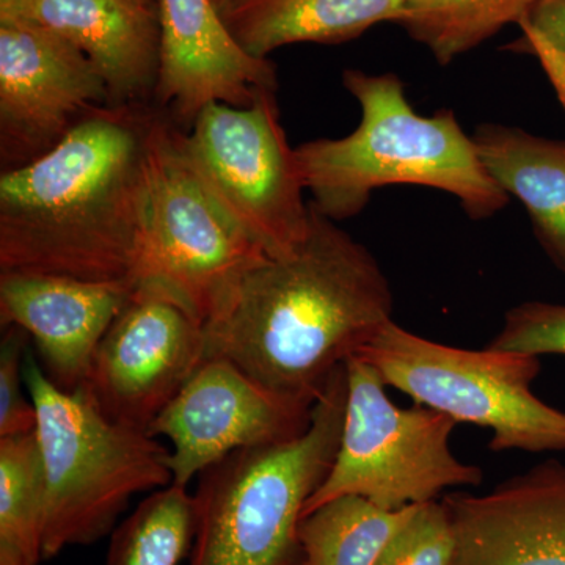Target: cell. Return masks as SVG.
<instances>
[{"label":"cell","instance_id":"1","mask_svg":"<svg viewBox=\"0 0 565 565\" xmlns=\"http://www.w3.org/2000/svg\"><path fill=\"white\" fill-rule=\"evenodd\" d=\"M390 321L393 291L381 264L311 203L300 247L250 267L204 323L206 359L228 360L313 407L338 367Z\"/></svg>","mask_w":565,"mask_h":565},{"label":"cell","instance_id":"2","mask_svg":"<svg viewBox=\"0 0 565 565\" xmlns=\"http://www.w3.org/2000/svg\"><path fill=\"white\" fill-rule=\"evenodd\" d=\"M158 110L107 106L0 177V274L129 281L151 189Z\"/></svg>","mask_w":565,"mask_h":565},{"label":"cell","instance_id":"3","mask_svg":"<svg viewBox=\"0 0 565 565\" xmlns=\"http://www.w3.org/2000/svg\"><path fill=\"white\" fill-rule=\"evenodd\" d=\"M343 84L362 110L355 131L296 148L316 210L345 221L359 215L375 191L396 184L449 193L473 221L508 206L511 196L487 172L455 111L419 115L393 73L345 70Z\"/></svg>","mask_w":565,"mask_h":565},{"label":"cell","instance_id":"4","mask_svg":"<svg viewBox=\"0 0 565 565\" xmlns=\"http://www.w3.org/2000/svg\"><path fill=\"white\" fill-rule=\"evenodd\" d=\"M348 404L338 367L291 441L241 449L199 476L196 530L188 565H299L305 505L337 459Z\"/></svg>","mask_w":565,"mask_h":565},{"label":"cell","instance_id":"5","mask_svg":"<svg viewBox=\"0 0 565 565\" xmlns=\"http://www.w3.org/2000/svg\"><path fill=\"white\" fill-rule=\"evenodd\" d=\"M24 374L43 465V559H52L106 537L136 494L173 484L170 449L111 422L84 386L55 385L31 352Z\"/></svg>","mask_w":565,"mask_h":565},{"label":"cell","instance_id":"6","mask_svg":"<svg viewBox=\"0 0 565 565\" xmlns=\"http://www.w3.org/2000/svg\"><path fill=\"white\" fill-rule=\"evenodd\" d=\"M386 386L456 423L492 430L493 452H565V412L533 393L541 356L455 348L390 321L356 352Z\"/></svg>","mask_w":565,"mask_h":565},{"label":"cell","instance_id":"7","mask_svg":"<svg viewBox=\"0 0 565 565\" xmlns=\"http://www.w3.org/2000/svg\"><path fill=\"white\" fill-rule=\"evenodd\" d=\"M345 371L348 404L340 448L303 516L345 494L399 511L433 503L449 489L482 484L481 468L452 452L455 419L424 405L397 407L381 374L359 356L345 362Z\"/></svg>","mask_w":565,"mask_h":565},{"label":"cell","instance_id":"8","mask_svg":"<svg viewBox=\"0 0 565 565\" xmlns=\"http://www.w3.org/2000/svg\"><path fill=\"white\" fill-rule=\"evenodd\" d=\"M177 141L207 195L269 258L300 247L311 203L274 90L244 107L207 104Z\"/></svg>","mask_w":565,"mask_h":565},{"label":"cell","instance_id":"9","mask_svg":"<svg viewBox=\"0 0 565 565\" xmlns=\"http://www.w3.org/2000/svg\"><path fill=\"white\" fill-rule=\"evenodd\" d=\"M264 258L269 256L204 191L178 147L177 126L159 114L150 206L129 282L161 289L206 323Z\"/></svg>","mask_w":565,"mask_h":565},{"label":"cell","instance_id":"10","mask_svg":"<svg viewBox=\"0 0 565 565\" xmlns=\"http://www.w3.org/2000/svg\"><path fill=\"white\" fill-rule=\"evenodd\" d=\"M204 360V323L161 289L132 286L82 386L111 422L150 434Z\"/></svg>","mask_w":565,"mask_h":565},{"label":"cell","instance_id":"11","mask_svg":"<svg viewBox=\"0 0 565 565\" xmlns=\"http://www.w3.org/2000/svg\"><path fill=\"white\" fill-rule=\"evenodd\" d=\"M107 106L102 74L70 41L0 18V161L6 170L46 154Z\"/></svg>","mask_w":565,"mask_h":565},{"label":"cell","instance_id":"12","mask_svg":"<svg viewBox=\"0 0 565 565\" xmlns=\"http://www.w3.org/2000/svg\"><path fill=\"white\" fill-rule=\"evenodd\" d=\"M313 407L273 392L228 360L206 359L151 424L150 435L172 444L173 484L188 487L233 452L299 437Z\"/></svg>","mask_w":565,"mask_h":565},{"label":"cell","instance_id":"13","mask_svg":"<svg viewBox=\"0 0 565 565\" xmlns=\"http://www.w3.org/2000/svg\"><path fill=\"white\" fill-rule=\"evenodd\" d=\"M455 534L449 565H565V463L544 460L490 492L441 498Z\"/></svg>","mask_w":565,"mask_h":565},{"label":"cell","instance_id":"14","mask_svg":"<svg viewBox=\"0 0 565 565\" xmlns=\"http://www.w3.org/2000/svg\"><path fill=\"white\" fill-rule=\"evenodd\" d=\"M158 14L161 65L152 99L178 121L191 126L207 104L244 107L277 90L274 63L237 44L212 0H159Z\"/></svg>","mask_w":565,"mask_h":565},{"label":"cell","instance_id":"15","mask_svg":"<svg viewBox=\"0 0 565 565\" xmlns=\"http://www.w3.org/2000/svg\"><path fill=\"white\" fill-rule=\"evenodd\" d=\"M132 285L43 274H0V322L20 327L43 355L44 373L66 392L87 382L104 334Z\"/></svg>","mask_w":565,"mask_h":565},{"label":"cell","instance_id":"16","mask_svg":"<svg viewBox=\"0 0 565 565\" xmlns=\"http://www.w3.org/2000/svg\"><path fill=\"white\" fill-rule=\"evenodd\" d=\"M0 18L70 41L99 71L110 106H148L161 65L158 11L137 0H0Z\"/></svg>","mask_w":565,"mask_h":565},{"label":"cell","instance_id":"17","mask_svg":"<svg viewBox=\"0 0 565 565\" xmlns=\"http://www.w3.org/2000/svg\"><path fill=\"white\" fill-rule=\"evenodd\" d=\"M407 0H232L221 10L234 40L253 57L296 43L338 44L382 22L399 24Z\"/></svg>","mask_w":565,"mask_h":565},{"label":"cell","instance_id":"18","mask_svg":"<svg viewBox=\"0 0 565 565\" xmlns=\"http://www.w3.org/2000/svg\"><path fill=\"white\" fill-rule=\"evenodd\" d=\"M471 137L487 172L526 207L535 237L565 274V140L497 122Z\"/></svg>","mask_w":565,"mask_h":565},{"label":"cell","instance_id":"19","mask_svg":"<svg viewBox=\"0 0 565 565\" xmlns=\"http://www.w3.org/2000/svg\"><path fill=\"white\" fill-rule=\"evenodd\" d=\"M419 505L386 511L356 494L327 501L300 520L299 565H375Z\"/></svg>","mask_w":565,"mask_h":565},{"label":"cell","instance_id":"20","mask_svg":"<svg viewBox=\"0 0 565 565\" xmlns=\"http://www.w3.org/2000/svg\"><path fill=\"white\" fill-rule=\"evenodd\" d=\"M44 479L36 435L0 438V565L43 559Z\"/></svg>","mask_w":565,"mask_h":565},{"label":"cell","instance_id":"21","mask_svg":"<svg viewBox=\"0 0 565 565\" xmlns=\"http://www.w3.org/2000/svg\"><path fill=\"white\" fill-rule=\"evenodd\" d=\"M537 0H407L401 28L440 65L520 24Z\"/></svg>","mask_w":565,"mask_h":565},{"label":"cell","instance_id":"22","mask_svg":"<svg viewBox=\"0 0 565 565\" xmlns=\"http://www.w3.org/2000/svg\"><path fill=\"white\" fill-rule=\"evenodd\" d=\"M195 530V498L188 487L154 490L111 534L106 565H180L191 555Z\"/></svg>","mask_w":565,"mask_h":565},{"label":"cell","instance_id":"23","mask_svg":"<svg viewBox=\"0 0 565 565\" xmlns=\"http://www.w3.org/2000/svg\"><path fill=\"white\" fill-rule=\"evenodd\" d=\"M455 534L441 500L419 505L375 565H449Z\"/></svg>","mask_w":565,"mask_h":565},{"label":"cell","instance_id":"24","mask_svg":"<svg viewBox=\"0 0 565 565\" xmlns=\"http://www.w3.org/2000/svg\"><path fill=\"white\" fill-rule=\"evenodd\" d=\"M526 355H565V303L523 302L504 316L503 327L487 345Z\"/></svg>","mask_w":565,"mask_h":565},{"label":"cell","instance_id":"25","mask_svg":"<svg viewBox=\"0 0 565 565\" xmlns=\"http://www.w3.org/2000/svg\"><path fill=\"white\" fill-rule=\"evenodd\" d=\"M508 51L537 58L565 109V0H537Z\"/></svg>","mask_w":565,"mask_h":565},{"label":"cell","instance_id":"26","mask_svg":"<svg viewBox=\"0 0 565 565\" xmlns=\"http://www.w3.org/2000/svg\"><path fill=\"white\" fill-rule=\"evenodd\" d=\"M0 344V438L33 434L36 411L31 396H25V356L29 334L20 327H6Z\"/></svg>","mask_w":565,"mask_h":565},{"label":"cell","instance_id":"27","mask_svg":"<svg viewBox=\"0 0 565 565\" xmlns=\"http://www.w3.org/2000/svg\"><path fill=\"white\" fill-rule=\"evenodd\" d=\"M141 6L150 7V9L158 11V2L159 0H137Z\"/></svg>","mask_w":565,"mask_h":565},{"label":"cell","instance_id":"28","mask_svg":"<svg viewBox=\"0 0 565 565\" xmlns=\"http://www.w3.org/2000/svg\"><path fill=\"white\" fill-rule=\"evenodd\" d=\"M212 2L215 3V7H217L218 10H222L223 7L228 6V3L232 2V0H212Z\"/></svg>","mask_w":565,"mask_h":565}]
</instances>
